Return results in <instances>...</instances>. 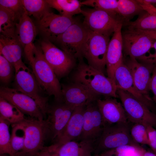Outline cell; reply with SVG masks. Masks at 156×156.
Returning a JSON list of instances; mask_svg holds the SVG:
<instances>
[{
  "instance_id": "cell-43",
  "label": "cell",
  "mask_w": 156,
  "mask_h": 156,
  "mask_svg": "<svg viewBox=\"0 0 156 156\" xmlns=\"http://www.w3.org/2000/svg\"><path fill=\"white\" fill-rule=\"evenodd\" d=\"M144 149L142 147L129 154L127 156H142Z\"/></svg>"
},
{
  "instance_id": "cell-24",
  "label": "cell",
  "mask_w": 156,
  "mask_h": 156,
  "mask_svg": "<svg viewBox=\"0 0 156 156\" xmlns=\"http://www.w3.org/2000/svg\"><path fill=\"white\" fill-rule=\"evenodd\" d=\"M95 142L92 140L72 141L58 147L51 145L46 147L59 156H92Z\"/></svg>"
},
{
  "instance_id": "cell-44",
  "label": "cell",
  "mask_w": 156,
  "mask_h": 156,
  "mask_svg": "<svg viewBox=\"0 0 156 156\" xmlns=\"http://www.w3.org/2000/svg\"><path fill=\"white\" fill-rule=\"evenodd\" d=\"M141 31L146 34L155 40H156V31Z\"/></svg>"
},
{
  "instance_id": "cell-31",
  "label": "cell",
  "mask_w": 156,
  "mask_h": 156,
  "mask_svg": "<svg viewBox=\"0 0 156 156\" xmlns=\"http://www.w3.org/2000/svg\"><path fill=\"white\" fill-rule=\"evenodd\" d=\"M12 130L11 136L10 146L12 156L23 148L25 138V132L23 127L20 123L12 125Z\"/></svg>"
},
{
  "instance_id": "cell-21",
  "label": "cell",
  "mask_w": 156,
  "mask_h": 156,
  "mask_svg": "<svg viewBox=\"0 0 156 156\" xmlns=\"http://www.w3.org/2000/svg\"><path fill=\"white\" fill-rule=\"evenodd\" d=\"M114 81L117 89H121L127 92L152 111L155 113L156 111L153 100L148 99L136 90L129 70L123 61L116 70Z\"/></svg>"
},
{
  "instance_id": "cell-1",
  "label": "cell",
  "mask_w": 156,
  "mask_h": 156,
  "mask_svg": "<svg viewBox=\"0 0 156 156\" xmlns=\"http://www.w3.org/2000/svg\"><path fill=\"white\" fill-rule=\"evenodd\" d=\"M32 71L42 90L54 96L55 102H63L62 86L53 70L45 59L40 47L35 45L29 61Z\"/></svg>"
},
{
  "instance_id": "cell-45",
  "label": "cell",
  "mask_w": 156,
  "mask_h": 156,
  "mask_svg": "<svg viewBox=\"0 0 156 156\" xmlns=\"http://www.w3.org/2000/svg\"><path fill=\"white\" fill-rule=\"evenodd\" d=\"M142 156H156V154L153 152L146 151L144 149Z\"/></svg>"
},
{
  "instance_id": "cell-42",
  "label": "cell",
  "mask_w": 156,
  "mask_h": 156,
  "mask_svg": "<svg viewBox=\"0 0 156 156\" xmlns=\"http://www.w3.org/2000/svg\"><path fill=\"white\" fill-rule=\"evenodd\" d=\"M36 156H59L55 153L48 150L44 146L43 149L39 152Z\"/></svg>"
},
{
  "instance_id": "cell-11",
  "label": "cell",
  "mask_w": 156,
  "mask_h": 156,
  "mask_svg": "<svg viewBox=\"0 0 156 156\" xmlns=\"http://www.w3.org/2000/svg\"><path fill=\"white\" fill-rule=\"evenodd\" d=\"M122 34L125 55L137 60L149 51L155 40L141 31L126 29Z\"/></svg>"
},
{
  "instance_id": "cell-16",
  "label": "cell",
  "mask_w": 156,
  "mask_h": 156,
  "mask_svg": "<svg viewBox=\"0 0 156 156\" xmlns=\"http://www.w3.org/2000/svg\"><path fill=\"white\" fill-rule=\"evenodd\" d=\"M83 118L82 131L78 141L92 140L95 141L101 135L104 125L96 101L85 106Z\"/></svg>"
},
{
  "instance_id": "cell-15",
  "label": "cell",
  "mask_w": 156,
  "mask_h": 156,
  "mask_svg": "<svg viewBox=\"0 0 156 156\" xmlns=\"http://www.w3.org/2000/svg\"><path fill=\"white\" fill-rule=\"evenodd\" d=\"M76 20L73 17L51 12L37 21V27L45 39L52 42L63 33Z\"/></svg>"
},
{
  "instance_id": "cell-33",
  "label": "cell",
  "mask_w": 156,
  "mask_h": 156,
  "mask_svg": "<svg viewBox=\"0 0 156 156\" xmlns=\"http://www.w3.org/2000/svg\"><path fill=\"white\" fill-rule=\"evenodd\" d=\"M19 19L8 10L0 6V32L15 28Z\"/></svg>"
},
{
  "instance_id": "cell-29",
  "label": "cell",
  "mask_w": 156,
  "mask_h": 156,
  "mask_svg": "<svg viewBox=\"0 0 156 156\" xmlns=\"http://www.w3.org/2000/svg\"><path fill=\"white\" fill-rule=\"evenodd\" d=\"M25 9L28 14L32 16L37 21L51 12V8L46 0H22Z\"/></svg>"
},
{
  "instance_id": "cell-10",
  "label": "cell",
  "mask_w": 156,
  "mask_h": 156,
  "mask_svg": "<svg viewBox=\"0 0 156 156\" xmlns=\"http://www.w3.org/2000/svg\"><path fill=\"white\" fill-rule=\"evenodd\" d=\"M84 17L83 24L89 31L110 36L118 26L123 23L103 10L95 9L82 10Z\"/></svg>"
},
{
  "instance_id": "cell-22",
  "label": "cell",
  "mask_w": 156,
  "mask_h": 156,
  "mask_svg": "<svg viewBox=\"0 0 156 156\" xmlns=\"http://www.w3.org/2000/svg\"><path fill=\"white\" fill-rule=\"evenodd\" d=\"M85 106L75 108L64 130L52 146L57 147L70 141L79 140L83 130Z\"/></svg>"
},
{
  "instance_id": "cell-26",
  "label": "cell",
  "mask_w": 156,
  "mask_h": 156,
  "mask_svg": "<svg viewBox=\"0 0 156 156\" xmlns=\"http://www.w3.org/2000/svg\"><path fill=\"white\" fill-rule=\"evenodd\" d=\"M51 8L57 10L61 15L73 17L76 14L81 13L82 5L77 0H46Z\"/></svg>"
},
{
  "instance_id": "cell-28",
  "label": "cell",
  "mask_w": 156,
  "mask_h": 156,
  "mask_svg": "<svg viewBox=\"0 0 156 156\" xmlns=\"http://www.w3.org/2000/svg\"><path fill=\"white\" fill-rule=\"evenodd\" d=\"M0 118L12 125L18 124L25 119L24 114L17 107L1 97Z\"/></svg>"
},
{
  "instance_id": "cell-35",
  "label": "cell",
  "mask_w": 156,
  "mask_h": 156,
  "mask_svg": "<svg viewBox=\"0 0 156 156\" xmlns=\"http://www.w3.org/2000/svg\"><path fill=\"white\" fill-rule=\"evenodd\" d=\"M13 68L12 65L0 54V79L2 83L5 84L10 83L12 77Z\"/></svg>"
},
{
  "instance_id": "cell-20",
  "label": "cell",
  "mask_w": 156,
  "mask_h": 156,
  "mask_svg": "<svg viewBox=\"0 0 156 156\" xmlns=\"http://www.w3.org/2000/svg\"><path fill=\"white\" fill-rule=\"evenodd\" d=\"M122 26V23L120 24L114 32L108 43L106 53V67L108 77L114 82L116 70L123 61Z\"/></svg>"
},
{
  "instance_id": "cell-2",
  "label": "cell",
  "mask_w": 156,
  "mask_h": 156,
  "mask_svg": "<svg viewBox=\"0 0 156 156\" xmlns=\"http://www.w3.org/2000/svg\"><path fill=\"white\" fill-rule=\"evenodd\" d=\"M72 76V81L85 85L99 96L118 97L115 82L104 73L80 60Z\"/></svg>"
},
{
  "instance_id": "cell-4",
  "label": "cell",
  "mask_w": 156,
  "mask_h": 156,
  "mask_svg": "<svg viewBox=\"0 0 156 156\" xmlns=\"http://www.w3.org/2000/svg\"><path fill=\"white\" fill-rule=\"evenodd\" d=\"M19 123L25 129V138L23 148L15 156H36L44 146L45 140L49 138L46 120L25 118Z\"/></svg>"
},
{
  "instance_id": "cell-27",
  "label": "cell",
  "mask_w": 156,
  "mask_h": 156,
  "mask_svg": "<svg viewBox=\"0 0 156 156\" xmlns=\"http://www.w3.org/2000/svg\"><path fill=\"white\" fill-rule=\"evenodd\" d=\"M144 11L137 0H118V14L123 24L129 21L132 17Z\"/></svg>"
},
{
  "instance_id": "cell-34",
  "label": "cell",
  "mask_w": 156,
  "mask_h": 156,
  "mask_svg": "<svg viewBox=\"0 0 156 156\" xmlns=\"http://www.w3.org/2000/svg\"><path fill=\"white\" fill-rule=\"evenodd\" d=\"M130 133L133 140L137 143L148 145V134L145 125L140 123H134L131 127Z\"/></svg>"
},
{
  "instance_id": "cell-17",
  "label": "cell",
  "mask_w": 156,
  "mask_h": 156,
  "mask_svg": "<svg viewBox=\"0 0 156 156\" xmlns=\"http://www.w3.org/2000/svg\"><path fill=\"white\" fill-rule=\"evenodd\" d=\"M0 54L13 66L15 72L27 66L22 59V47L15 33V28L0 33Z\"/></svg>"
},
{
  "instance_id": "cell-39",
  "label": "cell",
  "mask_w": 156,
  "mask_h": 156,
  "mask_svg": "<svg viewBox=\"0 0 156 156\" xmlns=\"http://www.w3.org/2000/svg\"><path fill=\"white\" fill-rule=\"evenodd\" d=\"M152 48H154L155 51L154 54H149L148 55H145L139 58L138 60L140 62L150 63L154 65L156 64V40L154 42Z\"/></svg>"
},
{
  "instance_id": "cell-7",
  "label": "cell",
  "mask_w": 156,
  "mask_h": 156,
  "mask_svg": "<svg viewBox=\"0 0 156 156\" xmlns=\"http://www.w3.org/2000/svg\"><path fill=\"white\" fill-rule=\"evenodd\" d=\"M117 94L129 122L156 127L155 113L127 92L117 88Z\"/></svg>"
},
{
  "instance_id": "cell-8",
  "label": "cell",
  "mask_w": 156,
  "mask_h": 156,
  "mask_svg": "<svg viewBox=\"0 0 156 156\" xmlns=\"http://www.w3.org/2000/svg\"><path fill=\"white\" fill-rule=\"evenodd\" d=\"M15 89L34 99L46 118L50 106L48 99L42 94L32 71L27 66L20 68L15 72Z\"/></svg>"
},
{
  "instance_id": "cell-14",
  "label": "cell",
  "mask_w": 156,
  "mask_h": 156,
  "mask_svg": "<svg viewBox=\"0 0 156 156\" xmlns=\"http://www.w3.org/2000/svg\"><path fill=\"white\" fill-rule=\"evenodd\" d=\"M124 62L131 74L136 90L148 99L152 100L149 96L151 74L155 65L150 63L139 62L135 59L128 57Z\"/></svg>"
},
{
  "instance_id": "cell-19",
  "label": "cell",
  "mask_w": 156,
  "mask_h": 156,
  "mask_svg": "<svg viewBox=\"0 0 156 156\" xmlns=\"http://www.w3.org/2000/svg\"><path fill=\"white\" fill-rule=\"evenodd\" d=\"M37 30L36 27L25 11L16 25L15 33L28 61L32 57Z\"/></svg>"
},
{
  "instance_id": "cell-25",
  "label": "cell",
  "mask_w": 156,
  "mask_h": 156,
  "mask_svg": "<svg viewBox=\"0 0 156 156\" xmlns=\"http://www.w3.org/2000/svg\"><path fill=\"white\" fill-rule=\"evenodd\" d=\"M133 21L123 23L126 29L139 31H156V16L144 11Z\"/></svg>"
},
{
  "instance_id": "cell-12",
  "label": "cell",
  "mask_w": 156,
  "mask_h": 156,
  "mask_svg": "<svg viewBox=\"0 0 156 156\" xmlns=\"http://www.w3.org/2000/svg\"><path fill=\"white\" fill-rule=\"evenodd\" d=\"M0 97L14 105L24 114L40 120H43L44 118L41 109L34 99L15 88L1 87Z\"/></svg>"
},
{
  "instance_id": "cell-46",
  "label": "cell",
  "mask_w": 156,
  "mask_h": 156,
  "mask_svg": "<svg viewBox=\"0 0 156 156\" xmlns=\"http://www.w3.org/2000/svg\"><path fill=\"white\" fill-rule=\"evenodd\" d=\"M145 2L150 4L155 7L156 6V0H143Z\"/></svg>"
},
{
  "instance_id": "cell-9",
  "label": "cell",
  "mask_w": 156,
  "mask_h": 156,
  "mask_svg": "<svg viewBox=\"0 0 156 156\" xmlns=\"http://www.w3.org/2000/svg\"><path fill=\"white\" fill-rule=\"evenodd\" d=\"M40 47L45 59L58 78L66 75L74 67L75 59L49 40L42 41Z\"/></svg>"
},
{
  "instance_id": "cell-3",
  "label": "cell",
  "mask_w": 156,
  "mask_h": 156,
  "mask_svg": "<svg viewBox=\"0 0 156 156\" xmlns=\"http://www.w3.org/2000/svg\"><path fill=\"white\" fill-rule=\"evenodd\" d=\"M128 122L106 125L94 142L95 155L126 145H139L133 140Z\"/></svg>"
},
{
  "instance_id": "cell-37",
  "label": "cell",
  "mask_w": 156,
  "mask_h": 156,
  "mask_svg": "<svg viewBox=\"0 0 156 156\" xmlns=\"http://www.w3.org/2000/svg\"><path fill=\"white\" fill-rule=\"evenodd\" d=\"M141 147L139 145H126L109 150L101 153L106 156H127Z\"/></svg>"
},
{
  "instance_id": "cell-13",
  "label": "cell",
  "mask_w": 156,
  "mask_h": 156,
  "mask_svg": "<svg viewBox=\"0 0 156 156\" xmlns=\"http://www.w3.org/2000/svg\"><path fill=\"white\" fill-rule=\"evenodd\" d=\"M55 102L50 105L46 119L48 126L49 138L53 142L64 130L75 109L63 102Z\"/></svg>"
},
{
  "instance_id": "cell-32",
  "label": "cell",
  "mask_w": 156,
  "mask_h": 156,
  "mask_svg": "<svg viewBox=\"0 0 156 156\" xmlns=\"http://www.w3.org/2000/svg\"><path fill=\"white\" fill-rule=\"evenodd\" d=\"M10 125L7 121L0 118V154H6L12 156L11 136L9 129Z\"/></svg>"
},
{
  "instance_id": "cell-23",
  "label": "cell",
  "mask_w": 156,
  "mask_h": 156,
  "mask_svg": "<svg viewBox=\"0 0 156 156\" xmlns=\"http://www.w3.org/2000/svg\"><path fill=\"white\" fill-rule=\"evenodd\" d=\"M112 98L106 97L103 99H99L96 101L102 116L104 126L128 122L122 103L118 102L115 98Z\"/></svg>"
},
{
  "instance_id": "cell-40",
  "label": "cell",
  "mask_w": 156,
  "mask_h": 156,
  "mask_svg": "<svg viewBox=\"0 0 156 156\" xmlns=\"http://www.w3.org/2000/svg\"><path fill=\"white\" fill-rule=\"evenodd\" d=\"M150 88L153 94V100L156 104V64L155 65L153 70Z\"/></svg>"
},
{
  "instance_id": "cell-41",
  "label": "cell",
  "mask_w": 156,
  "mask_h": 156,
  "mask_svg": "<svg viewBox=\"0 0 156 156\" xmlns=\"http://www.w3.org/2000/svg\"><path fill=\"white\" fill-rule=\"evenodd\" d=\"M144 10L149 14L156 16V7L144 2L143 0H137Z\"/></svg>"
},
{
  "instance_id": "cell-6",
  "label": "cell",
  "mask_w": 156,
  "mask_h": 156,
  "mask_svg": "<svg viewBox=\"0 0 156 156\" xmlns=\"http://www.w3.org/2000/svg\"><path fill=\"white\" fill-rule=\"evenodd\" d=\"M109 40V36L90 31L82 52L88 64L103 73Z\"/></svg>"
},
{
  "instance_id": "cell-18",
  "label": "cell",
  "mask_w": 156,
  "mask_h": 156,
  "mask_svg": "<svg viewBox=\"0 0 156 156\" xmlns=\"http://www.w3.org/2000/svg\"><path fill=\"white\" fill-rule=\"evenodd\" d=\"M61 86L63 102L75 108L99 99L100 96L80 83L72 82Z\"/></svg>"
},
{
  "instance_id": "cell-38",
  "label": "cell",
  "mask_w": 156,
  "mask_h": 156,
  "mask_svg": "<svg viewBox=\"0 0 156 156\" xmlns=\"http://www.w3.org/2000/svg\"><path fill=\"white\" fill-rule=\"evenodd\" d=\"M146 128L148 139V145L153 151L156 154V129L150 125H145Z\"/></svg>"
},
{
  "instance_id": "cell-30",
  "label": "cell",
  "mask_w": 156,
  "mask_h": 156,
  "mask_svg": "<svg viewBox=\"0 0 156 156\" xmlns=\"http://www.w3.org/2000/svg\"><path fill=\"white\" fill-rule=\"evenodd\" d=\"M81 3L82 5L105 11L122 22L118 14V0H86Z\"/></svg>"
},
{
  "instance_id": "cell-5",
  "label": "cell",
  "mask_w": 156,
  "mask_h": 156,
  "mask_svg": "<svg viewBox=\"0 0 156 156\" xmlns=\"http://www.w3.org/2000/svg\"><path fill=\"white\" fill-rule=\"evenodd\" d=\"M90 31L83 23L76 20L53 42L59 45L66 53L80 60L83 57V50Z\"/></svg>"
},
{
  "instance_id": "cell-36",
  "label": "cell",
  "mask_w": 156,
  "mask_h": 156,
  "mask_svg": "<svg viewBox=\"0 0 156 156\" xmlns=\"http://www.w3.org/2000/svg\"><path fill=\"white\" fill-rule=\"evenodd\" d=\"M0 6L14 13L19 19L25 12L22 0H0Z\"/></svg>"
},
{
  "instance_id": "cell-47",
  "label": "cell",
  "mask_w": 156,
  "mask_h": 156,
  "mask_svg": "<svg viewBox=\"0 0 156 156\" xmlns=\"http://www.w3.org/2000/svg\"><path fill=\"white\" fill-rule=\"evenodd\" d=\"M4 155V154L0 155V156H6Z\"/></svg>"
}]
</instances>
